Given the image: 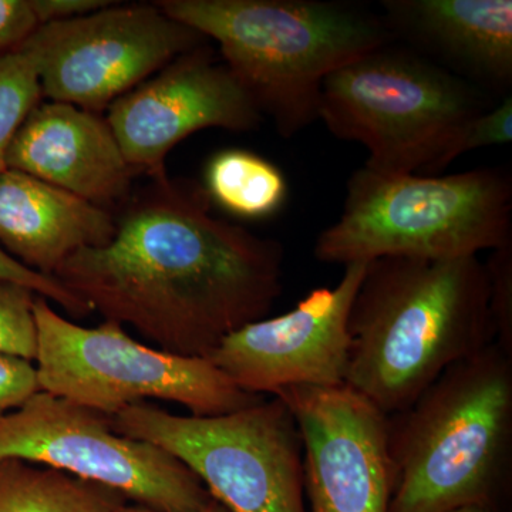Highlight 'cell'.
<instances>
[{
    "label": "cell",
    "mask_w": 512,
    "mask_h": 512,
    "mask_svg": "<svg viewBox=\"0 0 512 512\" xmlns=\"http://www.w3.org/2000/svg\"><path fill=\"white\" fill-rule=\"evenodd\" d=\"M170 18L220 47L262 116L291 138L319 120L323 82L393 40L383 18L325 0H163Z\"/></svg>",
    "instance_id": "cell-4"
},
{
    "label": "cell",
    "mask_w": 512,
    "mask_h": 512,
    "mask_svg": "<svg viewBox=\"0 0 512 512\" xmlns=\"http://www.w3.org/2000/svg\"><path fill=\"white\" fill-rule=\"evenodd\" d=\"M205 40L157 3L113 2L89 15L39 26L19 46L36 64L43 97L97 113Z\"/></svg>",
    "instance_id": "cell-10"
},
{
    "label": "cell",
    "mask_w": 512,
    "mask_h": 512,
    "mask_svg": "<svg viewBox=\"0 0 512 512\" xmlns=\"http://www.w3.org/2000/svg\"><path fill=\"white\" fill-rule=\"evenodd\" d=\"M114 222L107 244L77 251L55 279L164 352L208 359L282 295V245L215 217L194 181L154 175Z\"/></svg>",
    "instance_id": "cell-1"
},
{
    "label": "cell",
    "mask_w": 512,
    "mask_h": 512,
    "mask_svg": "<svg viewBox=\"0 0 512 512\" xmlns=\"http://www.w3.org/2000/svg\"><path fill=\"white\" fill-rule=\"evenodd\" d=\"M42 97L36 64L23 47L0 56V171L8 168L9 148Z\"/></svg>",
    "instance_id": "cell-19"
},
{
    "label": "cell",
    "mask_w": 512,
    "mask_h": 512,
    "mask_svg": "<svg viewBox=\"0 0 512 512\" xmlns=\"http://www.w3.org/2000/svg\"><path fill=\"white\" fill-rule=\"evenodd\" d=\"M111 3L109 0H32L40 26L89 15Z\"/></svg>",
    "instance_id": "cell-26"
},
{
    "label": "cell",
    "mask_w": 512,
    "mask_h": 512,
    "mask_svg": "<svg viewBox=\"0 0 512 512\" xmlns=\"http://www.w3.org/2000/svg\"><path fill=\"white\" fill-rule=\"evenodd\" d=\"M0 279L3 281L15 282V284L26 286L32 289L37 295L56 302L62 306L64 311L70 313L76 318H86L93 312L89 303L77 298L72 292L66 288L55 278L37 274V272L29 269L28 266L20 264L15 258H12L8 252L0 248Z\"/></svg>",
    "instance_id": "cell-23"
},
{
    "label": "cell",
    "mask_w": 512,
    "mask_h": 512,
    "mask_svg": "<svg viewBox=\"0 0 512 512\" xmlns=\"http://www.w3.org/2000/svg\"><path fill=\"white\" fill-rule=\"evenodd\" d=\"M512 244V177L505 168L444 175L349 178L335 224L313 254L323 264H369L386 256L454 259Z\"/></svg>",
    "instance_id": "cell-5"
},
{
    "label": "cell",
    "mask_w": 512,
    "mask_h": 512,
    "mask_svg": "<svg viewBox=\"0 0 512 512\" xmlns=\"http://www.w3.org/2000/svg\"><path fill=\"white\" fill-rule=\"evenodd\" d=\"M111 421L178 458L229 512H308L302 437L281 397L214 417L138 403Z\"/></svg>",
    "instance_id": "cell-8"
},
{
    "label": "cell",
    "mask_w": 512,
    "mask_h": 512,
    "mask_svg": "<svg viewBox=\"0 0 512 512\" xmlns=\"http://www.w3.org/2000/svg\"><path fill=\"white\" fill-rule=\"evenodd\" d=\"M37 392L36 366L22 357L0 353V416L19 409Z\"/></svg>",
    "instance_id": "cell-24"
},
{
    "label": "cell",
    "mask_w": 512,
    "mask_h": 512,
    "mask_svg": "<svg viewBox=\"0 0 512 512\" xmlns=\"http://www.w3.org/2000/svg\"><path fill=\"white\" fill-rule=\"evenodd\" d=\"M512 140V97H503L500 103L477 114L457 131L441 158L439 173L458 157L491 146H504Z\"/></svg>",
    "instance_id": "cell-21"
},
{
    "label": "cell",
    "mask_w": 512,
    "mask_h": 512,
    "mask_svg": "<svg viewBox=\"0 0 512 512\" xmlns=\"http://www.w3.org/2000/svg\"><path fill=\"white\" fill-rule=\"evenodd\" d=\"M6 165L107 211L128 200L137 177L106 119L56 101L29 114Z\"/></svg>",
    "instance_id": "cell-14"
},
{
    "label": "cell",
    "mask_w": 512,
    "mask_h": 512,
    "mask_svg": "<svg viewBox=\"0 0 512 512\" xmlns=\"http://www.w3.org/2000/svg\"><path fill=\"white\" fill-rule=\"evenodd\" d=\"M447 512H497L494 510H490L487 507H481V505H467V507L456 508V510H451Z\"/></svg>",
    "instance_id": "cell-28"
},
{
    "label": "cell",
    "mask_w": 512,
    "mask_h": 512,
    "mask_svg": "<svg viewBox=\"0 0 512 512\" xmlns=\"http://www.w3.org/2000/svg\"><path fill=\"white\" fill-rule=\"evenodd\" d=\"M36 296L26 286L0 279V353L30 362L36 359Z\"/></svg>",
    "instance_id": "cell-20"
},
{
    "label": "cell",
    "mask_w": 512,
    "mask_h": 512,
    "mask_svg": "<svg viewBox=\"0 0 512 512\" xmlns=\"http://www.w3.org/2000/svg\"><path fill=\"white\" fill-rule=\"evenodd\" d=\"M366 268L346 265L335 288L313 289L292 311L229 333L208 360L239 389L258 396L293 386H342L349 369L350 309Z\"/></svg>",
    "instance_id": "cell-11"
},
{
    "label": "cell",
    "mask_w": 512,
    "mask_h": 512,
    "mask_svg": "<svg viewBox=\"0 0 512 512\" xmlns=\"http://www.w3.org/2000/svg\"><path fill=\"white\" fill-rule=\"evenodd\" d=\"M485 266L490 278L495 345L512 357V244L493 251Z\"/></svg>",
    "instance_id": "cell-22"
},
{
    "label": "cell",
    "mask_w": 512,
    "mask_h": 512,
    "mask_svg": "<svg viewBox=\"0 0 512 512\" xmlns=\"http://www.w3.org/2000/svg\"><path fill=\"white\" fill-rule=\"evenodd\" d=\"M393 37L481 90L512 86L511 0H384Z\"/></svg>",
    "instance_id": "cell-15"
},
{
    "label": "cell",
    "mask_w": 512,
    "mask_h": 512,
    "mask_svg": "<svg viewBox=\"0 0 512 512\" xmlns=\"http://www.w3.org/2000/svg\"><path fill=\"white\" fill-rule=\"evenodd\" d=\"M39 26L32 0H0V56L16 49Z\"/></svg>",
    "instance_id": "cell-25"
},
{
    "label": "cell",
    "mask_w": 512,
    "mask_h": 512,
    "mask_svg": "<svg viewBox=\"0 0 512 512\" xmlns=\"http://www.w3.org/2000/svg\"><path fill=\"white\" fill-rule=\"evenodd\" d=\"M111 211L22 171H0V248L37 274L55 278L77 251L107 244Z\"/></svg>",
    "instance_id": "cell-16"
},
{
    "label": "cell",
    "mask_w": 512,
    "mask_h": 512,
    "mask_svg": "<svg viewBox=\"0 0 512 512\" xmlns=\"http://www.w3.org/2000/svg\"><path fill=\"white\" fill-rule=\"evenodd\" d=\"M121 512H156L147 510V508L138 507V505H124L123 510ZM200 512H229L227 508L222 507L220 503H217V501L212 500L211 504L208 505V507H205L204 510Z\"/></svg>",
    "instance_id": "cell-27"
},
{
    "label": "cell",
    "mask_w": 512,
    "mask_h": 512,
    "mask_svg": "<svg viewBox=\"0 0 512 512\" xmlns=\"http://www.w3.org/2000/svg\"><path fill=\"white\" fill-rule=\"evenodd\" d=\"M275 396L301 433L309 512H389L387 414L346 384L286 387Z\"/></svg>",
    "instance_id": "cell-12"
},
{
    "label": "cell",
    "mask_w": 512,
    "mask_h": 512,
    "mask_svg": "<svg viewBox=\"0 0 512 512\" xmlns=\"http://www.w3.org/2000/svg\"><path fill=\"white\" fill-rule=\"evenodd\" d=\"M484 90L409 49L386 45L326 77L319 120L366 148L380 174L437 175L448 144L490 109Z\"/></svg>",
    "instance_id": "cell-6"
},
{
    "label": "cell",
    "mask_w": 512,
    "mask_h": 512,
    "mask_svg": "<svg viewBox=\"0 0 512 512\" xmlns=\"http://www.w3.org/2000/svg\"><path fill=\"white\" fill-rule=\"evenodd\" d=\"M55 468L156 512H200L214 498L200 478L156 444L123 436L110 416L37 392L0 416V460Z\"/></svg>",
    "instance_id": "cell-9"
},
{
    "label": "cell",
    "mask_w": 512,
    "mask_h": 512,
    "mask_svg": "<svg viewBox=\"0 0 512 512\" xmlns=\"http://www.w3.org/2000/svg\"><path fill=\"white\" fill-rule=\"evenodd\" d=\"M33 313L40 392L110 417L146 399L181 404L197 417L222 416L265 399L239 389L211 360L143 345L120 323L83 328L40 295Z\"/></svg>",
    "instance_id": "cell-7"
},
{
    "label": "cell",
    "mask_w": 512,
    "mask_h": 512,
    "mask_svg": "<svg viewBox=\"0 0 512 512\" xmlns=\"http://www.w3.org/2000/svg\"><path fill=\"white\" fill-rule=\"evenodd\" d=\"M389 512L481 505L512 493V357L493 345L448 367L403 412L387 416Z\"/></svg>",
    "instance_id": "cell-3"
},
{
    "label": "cell",
    "mask_w": 512,
    "mask_h": 512,
    "mask_svg": "<svg viewBox=\"0 0 512 512\" xmlns=\"http://www.w3.org/2000/svg\"><path fill=\"white\" fill-rule=\"evenodd\" d=\"M116 491L18 458L0 460V512H121Z\"/></svg>",
    "instance_id": "cell-17"
},
{
    "label": "cell",
    "mask_w": 512,
    "mask_h": 512,
    "mask_svg": "<svg viewBox=\"0 0 512 512\" xmlns=\"http://www.w3.org/2000/svg\"><path fill=\"white\" fill-rule=\"evenodd\" d=\"M346 386L403 412L460 360L495 343L490 278L478 256H386L367 264L349 315Z\"/></svg>",
    "instance_id": "cell-2"
},
{
    "label": "cell",
    "mask_w": 512,
    "mask_h": 512,
    "mask_svg": "<svg viewBox=\"0 0 512 512\" xmlns=\"http://www.w3.org/2000/svg\"><path fill=\"white\" fill-rule=\"evenodd\" d=\"M106 120L130 167L154 177L164 173L168 153L191 134L205 128L248 133L264 116L205 43L114 101Z\"/></svg>",
    "instance_id": "cell-13"
},
{
    "label": "cell",
    "mask_w": 512,
    "mask_h": 512,
    "mask_svg": "<svg viewBox=\"0 0 512 512\" xmlns=\"http://www.w3.org/2000/svg\"><path fill=\"white\" fill-rule=\"evenodd\" d=\"M211 202L244 220H265L282 210L289 187L281 168L248 150L220 151L205 170Z\"/></svg>",
    "instance_id": "cell-18"
}]
</instances>
